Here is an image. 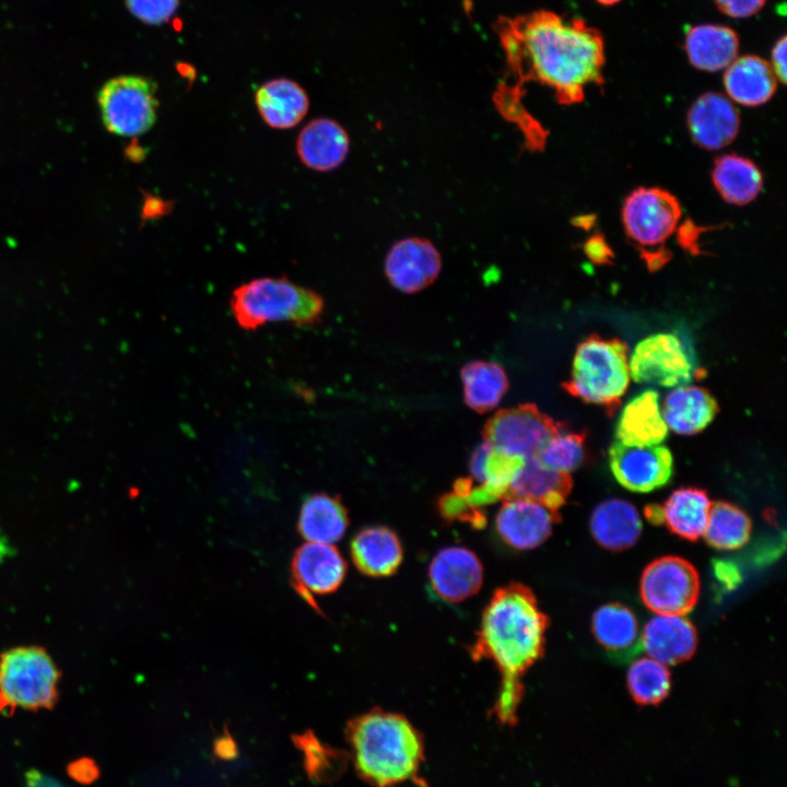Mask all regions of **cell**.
<instances>
[{"mask_svg":"<svg viewBox=\"0 0 787 787\" xmlns=\"http://www.w3.org/2000/svg\"><path fill=\"white\" fill-rule=\"evenodd\" d=\"M524 460L522 457L508 455L483 441L475 447L470 458L471 479L480 482L495 501L504 500Z\"/></svg>","mask_w":787,"mask_h":787,"instance_id":"cell-33","label":"cell"},{"mask_svg":"<svg viewBox=\"0 0 787 787\" xmlns=\"http://www.w3.org/2000/svg\"><path fill=\"white\" fill-rule=\"evenodd\" d=\"M627 351L622 340L589 336L578 344L571 378L562 387L583 402L600 406L612 414L630 384Z\"/></svg>","mask_w":787,"mask_h":787,"instance_id":"cell-5","label":"cell"},{"mask_svg":"<svg viewBox=\"0 0 787 787\" xmlns=\"http://www.w3.org/2000/svg\"><path fill=\"white\" fill-rule=\"evenodd\" d=\"M700 592L694 566L679 556H663L649 563L639 582L644 604L657 614L684 615L696 604Z\"/></svg>","mask_w":787,"mask_h":787,"instance_id":"cell-10","label":"cell"},{"mask_svg":"<svg viewBox=\"0 0 787 787\" xmlns=\"http://www.w3.org/2000/svg\"><path fill=\"white\" fill-rule=\"evenodd\" d=\"M752 522L747 513L728 502L710 504L704 537L707 543L718 550H736L750 538Z\"/></svg>","mask_w":787,"mask_h":787,"instance_id":"cell-34","label":"cell"},{"mask_svg":"<svg viewBox=\"0 0 787 787\" xmlns=\"http://www.w3.org/2000/svg\"><path fill=\"white\" fill-rule=\"evenodd\" d=\"M626 683L632 698L638 705H658L670 692V672L661 662L643 657L630 666Z\"/></svg>","mask_w":787,"mask_h":787,"instance_id":"cell-35","label":"cell"},{"mask_svg":"<svg viewBox=\"0 0 787 787\" xmlns=\"http://www.w3.org/2000/svg\"><path fill=\"white\" fill-rule=\"evenodd\" d=\"M710 504L706 491L693 486L680 488L660 505L661 524L672 533L695 541L704 535Z\"/></svg>","mask_w":787,"mask_h":787,"instance_id":"cell-30","label":"cell"},{"mask_svg":"<svg viewBox=\"0 0 787 787\" xmlns=\"http://www.w3.org/2000/svg\"><path fill=\"white\" fill-rule=\"evenodd\" d=\"M350 552L356 568L371 577L393 575L403 557L398 536L385 526H372L360 530L351 541Z\"/></svg>","mask_w":787,"mask_h":787,"instance_id":"cell-22","label":"cell"},{"mask_svg":"<svg viewBox=\"0 0 787 787\" xmlns=\"http://www.w3.org/2000/svg\"><path fill=\"white\" fill-rule=\"evenodd\" d=\"M256 106L263 121L275 129H289L306 115L309 99L293 80L278 78L265 82L256 91Z\"/></svg>","mask_w":787,"mask_h":787,"instance_id":"cell-28","label":"cell"},{"mask_svg":"<svg viewBox=\"0 0 787 787\" xmlns=\"http://www.w3.org/2000/svg\"><path fill=\"white\" fill-rule=\"evenodd\" d=\"M355 766L368 782L387 787L411 778L423 745L419 732L401 715L374 709L348 725Z\"/></svg>","mask_w":787,"mask_h":787,"instance_id":"cell-3","label":"cell"},{"mask_svg":"<svg viewBox=\"0 0 787 787\" xmlns=\"http://www.w3.org/2000/svg\"><path fill=\"white\" fill-rule=\"evenodd\" d=\"M630 374L636 383L677 387L693 378L694 366L680 338L673 333H656L641 340L634 348Z\"/></svg>","mask_w":787,"mask_h":787,"instance_id":"cell-11","label":"cell"},{"mask_svg":"<svg viewBox=\"0 0 787 787\" xmlns=\"http://www.w3.org/2000/svg\"><path fill=\"white\" fill-rule=\"evenodd\" d=\"M572 486L569 473L543 465L536 456L527 457L510 482L503 501L528 500L559 512L565 504Z\"/></svg>","mask_w":787,"mask_h":787,"instance_id":"cell-20","label":"cell"},{"mask_svg":"<svg viewBox=\"0 0 787 787\" xmlns=\"http://www.w3.org/2000/svg\"><path fill=\"white\" fill-rule=\"evenodd\" d=\"M466 404L478 413L493 410L508 390L503 367L493 362L471 361L460 371Z\"/></svg>","mask_w":787,"mask_h":787,"instance_id":"cell-32","label":"cell"},{"mask_svg":"<svg viewBox=\"0 0 787 787\" xmlns=\"http://www.w3.org/2000/svg\"><path fill=\"white\" fill-rule=\"evenodd\" d=\"M14 553V549L7 537L0 529V565Z\"/></svg>","mask_w":787,"mask_h":787,"instance_id":"cell-40","label":"cell"},{"mask_svg":"<svg viewBox=\"0 0 787 787\" xmlns=\"http://www.w3.org/2000/svg\"><path fill=\"white\" fill-rule=\"evenodd\" d=\"M428 579L439 598L460 602L481 588L483 567L473 551L465 547H448L433 557L428 566Z\"/></svg>","mask_w":787,"mask_h":787,"instance_id":"cell-16","label":"cell"},{"mask_svg":"<svg viewBox=\"0 0 787 787\" xmlns=\"http://www.w3.org/2000/svg\"><path fill=\"white\" fill-rule=\"evenodd\" d=\"M561 515L547 506L520 498L505 500L495 517L500 537L517 550H530L551 535Z\"/></svg>","mask_w":787,"mask_h":787,"instance_id":"cell-15","label":"cell"},{"mask_svg":"<svg viewBox=\"0 0 787 787\" xmlns=\"http://www.w3.org/2000/svg\"><path fill=\"white\" fill-rule=\"evenodd\" d=\"M596 1L603 5H612V4L620 2L621 0H596Z\"/></svg>","mask_w":787,"mask_h":787,"instance_id":"cell-41","label":"cell"},{"mask_svg":"<svg viewBox=\"0 0 787 787\" xmlns=\"http://www.w3.org/2000/svg\"><path fill=\"white\" fill-rule=\"evenodd\" d=\"M609 466L626 490L651 492L666 485L673 472L672 454L666 446H629L615 442L609 448Z\"/></svg>","mask_w":787,"mask_h":787,"instance_id":"cell-13","label":"cell"},{"mask_svg":"<svg viewBox=\"0 0 787 787\" xmlns=\"http://www.w3.org/2000/svg\"><path fill=\"white\" fill-rule=\"evenodd\" d=\"M713 183L729 203L743 205L756 198L763 186V175L749 158L726 154L715 161Z\"/></svg>","mask_w":787,"mask_h":787,"instance_id":"cell-31","label":"cell"},{"mask_svg":"<svg viewBox=\"0 0 787 787\" xmlns=\"http://www.w3.org/2000/svg\"><path fill=\"white\" fill-rule=\"evenodd\" d=\"M718 410L716 399L705 388L680 386L667 395L661 413L673 432L692 435L703 431Z\"/></svg>","mask_w":787,"mask_h":787,"instance_id":"cell-26","label":"cell"},{"mask_svg":"<svg viewBox=\"0 0 787 787\" xmlns=\"http://www.w3.org/2000/svg\"><path fill=\"white\" fill-rule=\"evenodd\" d=\"M498 33L517 90L536 80L551 87L559 103L571 105L584 99L586 87L603 83L602 34L582 19L537 11L502 19Z\"/></svg>","mask_w":787,"mask_h":787,"instance_id":"cell-1","label":"cell"},{"mask_svg":"<svg viewBox=\"0 0 787 787\" xmlns=\"http://www.w3.org/2000/svg\"><path fill=\"white\" fill-rule=\"evenodd\" d=\"M548 625L536 596L519 583L496 589L483 611L470 656L492 661L501 673L495 710L503 721L515 719L520 678L542 656Z\"/></svg>","mask_w":787,"mask_h":787,"instance_id":"cell-2","label":"cell"},{"mask_svg":"<svg viewBox=\"0 0 787 787\" xmlns=\"http://www.w3.org/2000/svg\"><path fill=\"white\" fill-rule=\"evenodd\" d=\"M156 84L142 75H119L107 81L98 93L103 122L108 131L136 137L155 124L158 101Z\"/></svg>","mask_w":787,"mask_h":787,"instance_id":"cell-8","label":"cell"},{"mask_svg":"<svg viewBox=\"0 0 787 787\" xmlns=\"http://www.w3.org/2000/svg\"><path fill=\"white\" fill-rule=\"evenodd\" d=\"M61 672L43 646L24 645L0 654V709L51 708Z\"/></svg>","mask_w":787,"mask_h":787,"instance_id":"cell-6","label":"cell"},{"mask_svg":"<svg viewBox=\"0 0 787 787\" xmlns=\"http://www.w3.org/2000/svg\"><path fill=\"white\" fill-rule=\"evenodd\" d=\"M786 36H782L772 49L770 64L776 79L782 83L786 82Z\"/></svg>","mask_w":787,"mask_h":787,"instance_id":"cell-39","label":"cell"},{"mask_svg":"<svg viewBox=\"0 0 787 787\" xmlns=\"http://www.w3.org/2000/svg\"><path fill=\"white\" fill-rule=\"evenodd\" d=\"M724 85L732 101L744 106L766 103L775 93L777 79L770 63L754 55L736 58L724 74Z\"/></svg>","mask_w":787,"mask_h":787,"instance_id":"cell-29","label":"cell"},{"mask_svg":"<svg viewBox=\"0 0 787 787\" xmlns=\"http://www.w3.org/2000/svg\"><path fill=\"white\" fill-rule=\"evenodd\" d=\"M668 435L658 392L647 389L633 397L623 408L615 426L618 442L629 446H654Z\"/></svg>","mask_w":787,"mask_h":787,"instance_id":"cell-21","label":"cell"},{"mask_svg":"<svg viewBox=\"0 0 787 787\" xmlns=\"http://www.w3.org/2000/svg\"><path fill=\"white\" fill-rule=\"evenodd\" d=\"M739 114L733 104L719 93H705L691 106L688 127L694 142L703 149L726 146L739 131Z\"/></svg>","mask_w":787,"mask_h":787,"instance_id":"cell-17","label":"cell"},{"mask_svg":"<svg viewBox=\"0 0 787 787\" xmlns=\"http://www.w3.org/2000/svg\"><path fill=\"white\" fill-rule=\"evenodd\" d=\"M566 430V424L554 421L541 412L535 403L497 411L483 427L484 441L508 455L532 457L555 434Z\"/></svg>","mask_w":787,"mask_h":787,"instance_id":"cell-9","label":"cell"},{"mask_svg":"<svg viewBox=\"0 0 787 787\" xmlns=\"http://www.w3.org/2000/svg\"><path fill=\"white\" fill-rule=\"evenodd\" d=\"M681 215L679 200L661 188L639 187L625 198L622 207L624 230L651 270L669 259V252L662 246L673 234Z\"/></svg>","mask_w":787,"mask_h":787,"instance_id":"cell-7","label":"cell"},{"mask_svg":"<svg viewBox=\"0 0 787 787\" xmlns=\"http://www.w3.org/2000/svg\"><path fill=\"white\" fill-rule=\"evenodd\" d=\"M642 648L662 665H677L693 656L697 646L694 625L683 615L658 614L642 632Z\"/></svg>","mask_w":787,"mask_h":787,"instance_id":"cell-18","label":"cell"},{"mask_svg":"<svg viewBox=\"0 0 787 787\" xmlns=\"http://www.w3.org/2000/svg\"><path fill=\"white\" fill-rule=\"evenodd\" d=\"M390 284L408 294L431 285L442 270V256L436 246L424 237H406L389 248L384 262Z\"/></svg>","mask_w":787,"mask_h":787,"instance_id":"cell-14","label":"cell"},{"mask_svg":"<svg viewBox=\"0 0 787 787\" xmlns=\"http://www.w3.org/2000/svg\"><path fill=\"white\" fill-rule=\"evenodd\" d=\"M126 5L143 23L161 25L176 13L179 0H126Z\"/></svg>","mask_w":787,"mask_h":787,"instance_id":"cell-37","label":"cell"},{"mask_svg":"<svg viewBox=\"0 0 787 787\" xmlns=\"http://www.w3.org/2000/svg\"><path fill=\"white\" fill-rule=\"evenodd\" d=\"M348 526V510L339 496L318 492L303 500L297 531L307 542L332 544L344 536Z\"/></svg>","mask_w":787,"mask_h":787,"instance_id":"cell-25","label":"cell"},{"mask_svg":"<svg viewBox=\"0 0 787 787\" xmlns=\"http://www.w3.org/2000/svg\"><path fill=\"white\" fill-rule=\"evenodd\" d=\"M346 562L330 543L306 542L291 560V585L297 595L320 612L315 596L334 592L346 575Z\"/></svg>","mask_w":787,"mask_h":787,"instance_id":"cell-12","label":"cell"},{"mask_svg":"<svg viewBox=\"0 0 787 787\" xmlns=\"http://www.w3.org/2000/svg\"><path fill=\"white\" fill-rule=\"evenodd\" d=\"M589 527L594 539L601 547L610 551H623L638 540L642 520L633 504L621 498H609L596 506Z\"/></svg>","mask_w":787,"mask_h":787,"instance_id":"cell-24","label":"cell"},{"mask_svg":"<svg viewBox=\"0 0 787 787\" xmlns=\"http://www.w3.org/2000/svg\"><path fill=\"white\" fill-rule=\"evenodd\" d=\"M230 308L238 327L247 331L273 322L307 327L321 320L325 301L318 292L287 278L265 277L235 287Z\"/></svg>","mask_w":787,"mask_h":787,"instance_id":"cell-4","label":"cell"},{"mask_svg":"<svg viewBox=\"0 0 787 787\" xmlns=\"http://www.w3.org/2000/svg\"><path fill=\"white\" fill-rule=\"evenodd\" d=\"M684 50L693 67L716 72L726 69L739 50L737 33L725 25L701 24L689 28Z\"/></svg>","mask_w":787,"mask_h":787,"instance_id":"cell-27","label":"cell"},{"mask_svg":"<svg viewBox=\"0 0 787 787\" xmlns=\"http://www.w3.org/2000/svg\"><path fill=\"white\" fill-rule=\"evenodd\" d=\"M591 630L596 641L615 660H630L642 650L637 618L621 603H607L597 609Z\"/></svg>","mask_w":787,"mask_h":787,"instance_id":"cell-23","label":"cell"},{"mask_svg":"<svg viewBox=\"0 0 787 787\" xmlns=\"http://www.w3.org/2000/svg\"><path fill=\"white\" fill-rule=\"evenodd\" d=\"M587 433L568 432L567 428L552 436L536 457L545 466L569 473L579 468L587 457Z\"/></svg>","mask_w":787,"mask_h":787,"instance_id":"cell-36","label":"cell"},{"mask_svg":"<svg viewBox=\"0 0 787 787\" xmlns=\"http://www.w3.org/2000/svg\"><path fill=\"white\" fill-rule=\"evenodd\" d=\"M767 0H714L717 9L724 14L740 19L757 13Z\"/></svg>","mask_w":787,"mask_h":787,"instance_id":"cell-38","label":"cell"},{"mask_svg":"<svg viewBox=\"0 0 787 787\" xmlns=\"http://www.w3.org/2000/svg\"><path fill=\"white\" fill-rule=\"evenodd\" d=\"M350 150L346 130L334 119L317 118L310 120L299 132L296 151L307 167L318 172H329L339 167Z\"/></svg>","mask_w":787,"mask_h":787,"instance_id":"cell-19","label":"cell"}]
</instances>
